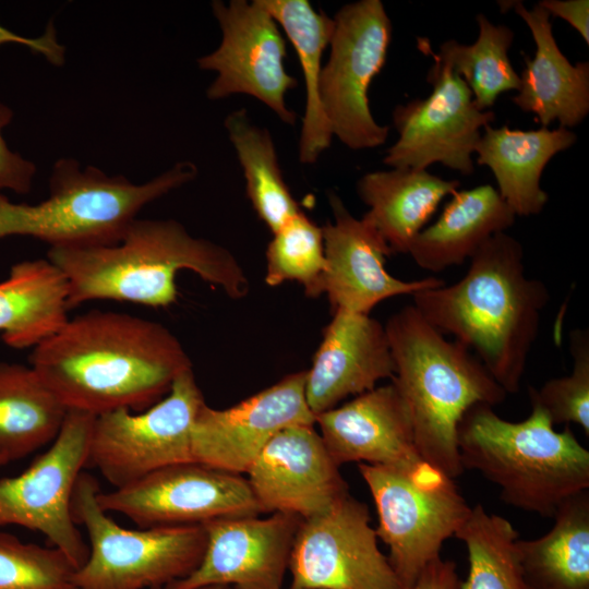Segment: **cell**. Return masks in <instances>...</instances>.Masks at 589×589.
Returning <instances> with one entry per match:
<instances>
[{
  "label": "cell",
  "mask_w": 589,
  "mask_h": 589,
  "mask_svg": "<svg viewBox=\"0 0 589 589\" xmlns=\"http://www.w3.org/2000/svg\"><path fill=\"white\" fill-rule=\"evenodd\" d=\"M29 365L68 411L94 417L147 409L192 369L163 324L103 310L69 318L33 348Z\"/></svg>",
  "instance_id": "obj_1"
},
{
  "label": "cell",
  "mask_w": 589,
  "mask_h": 589,
  "mask_svg": "<svg viewBox=\"0 0 589 589\" xmlns=\"http://www.w3.org/2000/svg\"><path fill=\"white\" fill-rule=\"evenodd\" d=\"M412 298L422 317L473 352L507 394L519 390L550 292L527 276L517 239L495 233L470 257L460 280Z\"/></svg>",
  "instance_id": "obj_2"
},
{
  "label": "cell",
  "mask_w": 589,
  "mask_h": 589,
  "mask_svg": "<svg viewBox=\"0 0 589 589\" xmlns=\"http://www.w3.org/2000/svg\"><path fill=\"white\" fill-rule=\"evenodd\" d=\"M47 259L64 276L69 309L92 300L167 308L178 299L180 271L195 273L241 299L250 290L245 272L226 248L192 236L173 219H135L115 243L52 247Z\"/></svg>",
  "instance_id": "obj_3"
},
{
  "label": "cell",
  "mask_w": 589,
  "mask_h": 589,
  "mask_svg": "<svg viewBox=\"0 0 589 589\" xmlns=\"http://www.w3.org/2000/svg\"><path fill=\"white\" fill-rule=\"evenodd\" d=\"M395 364L392 383L410 414L420 457L455 479L464 472L458 425L469 408L495 406L507 393L466 346L447 340L413 305L386 322Z\"/></svg>",
  "instance_id": "obj_4"
},
{
  "label": "cell",
  "mask_w": 589,
  "mask_h": 589,
  "mask_svg": "<svg viewBox=\"0 0 589 589\" xmlns=\"http://www.w3.org/2000/svg\"><path fill=\"white\" fill-rule=\"evenodd\" d=\"M529 417L510 422L492 406L478 404L458 425L461 466L479 471L501 489L510 506L553 517L568 497L589 488V452L569 425L562 432L531 406Z\"/></svg>",
  "instance_id": "obj_5"
},
{
  "label": "cell",
  "mask_w": 589,
  "mask_h": 589,
  "mask_svg": "<svg viewBox=\"0 0 589 589\" xmlns=\"http://www.w3.org/2000/svg\"><path fill=\"white\" fill-rule=\"evenodd\" d=\"M197 167L179 161L140 184L77 160L55 163L49 195L37 204L13 203L0 192V239L27 236L52 247L111 244L151 202L192 181Z\"/></svg>",
  "instance_id": "obj_6"
},
{
  "label": "cell",
  "mask_w": 589,
  "mask_h": 589,
  "mask_svg": "<svg viewBox=\"0 0 589 589\" xmlns=\"http://www.w3.org/2000/svg\"><path fill=\"white\" fill-rule=\"evenodd\" d=\"M97 480L82 472L72 515L88 537V556L74 575L76 589H155L189 576L205 550L202 525L127 529L97 502Z\"/></svg>",
  "instance_id": "obj_7"
},
{
  "label": "cell",
  "mask_w": 589,
  "mask_h": 589,
  "mask_svg": "<svg viewBox=\"0 0 589 589\" xmlns=\"http://www.w3.org/2000/svg\"><path fill=\"white\" fill-rule=\"evenodd\" d=\"M358 470L376 507V536L388 546L401 589H409L471 507L454 479L424 460L404 467L358 464Z\"/></svg>",
  "instance_id": "obj_8"
},
{
  "label": "cell",
  "mask_w": 589,
  "mask_h": 589,
  "mask_svg": "<svg viewBox=\"0 0 589 589\" xmlns=\"http://www.w3.org/2000/svg\"><path fill=\"white\" fill-rule=\"evenodd\" d=\"M329 58L320 77V101L333 136L351 149L383 145L389 128L370 109L369 87L386 62L393 26L380 0L341 7L333 17Z\"/></svg>",
  "instance_id": "obj_9"
},
{
  "label": "cell",
  "mask_w": 589,
  "mask_h": 589,
  "mask_svg": "<svg viewBox=\"0 0 589 589\" xmlns=\"http://www.w3.org/2000/svg\"><path fill=\"white\" fill-rule=\"evenodd\" d=\"M204 402L190 369L147 409L136 413L119 409L95 417L87 465L120 489L167 466L193 461L191 433Z\"/></svg>",
  "instance_id": "obj_10"
},
{
  "label": "cell",
  "mask_w": 589,
  "mask_h": 589,
  "mask_svg": "<svg viewBox=\"0 0 589 589\" xmlns=\"http://www.w3.org/2000/svg\"><path fill=\"white\" fill-rule=\"evenodd\" d=\"M95 417L69 410L49 448L19 476L0 479V527L15 525L43 533L81 567L88 544L72 515V496L88 461Z\"/></svg>",
  "instance_id": "obj_11"
},
{
  "label": "cell",
  "mask_w": 589,
  "mask_h": 589,
  "mask_svg": "<svg viewBox=\"0 0 589 589\" xmlns=\"http://www.w3.org/2000/svg\"><path fill=\"white\" fill-rule=\"evenodd\" d=\"M212 10L221 41L197 59L200 69L217 73L206 91L207 98L249 95L283 122L296 123L298 116L287 106L286 95L299 82L286 71L287 45L275 19L260 0H230L227 4L216 0Z\"/></svg>",
  "instance_id": "obj_12"
},
{
  "label": "cell",
  "mask_w": 589,
  "mask_h": 589,
  "mask_svg": "<svg viewBox=\"0 0 589 589\" xmlns=\"http://www.w3.org/2000/svg\"><path fill=\"white\" fill-rule=\"evenodd\" d=\"M97 502L105 512L121 514L140 528L262 514L242 474L196 461L167 466L123 488L99 491Z\"/></svg>",
  "instance_id": "obj_13"
},
{
  "label": "cell",
  "mask_w": 589,
  "mask_h": 589,
  "mask_svg": "<svg viewBox=\"0 0 589 589\" xmlns=\"http://www.w3.org/2000/svg\"><path fill=\"white\" fill-rule=\"evenodd\" d=\"M365 504L346 495L302 519L289 557L291 589H401Z\"/></svg>",
  "instance_id": "obj_14"
},
{
  "label": "cell",
  "mask_w": 589,
  "mask_h": 589,
  "mask_svg": "<svg viewBox=\"0 0 589 589\" xmlns=\"http://www.w3.org/2000/svg\"><path fill=\"white\" fill-rule=\"evenodd\" d=\"M433 59L428 73L431 94L393 110L398 139L386 151L383 163L408 169H426L440 163L468 176L474 170L472 154L480 130L493 122L495 115L481 110L465 81L447 64Z\"/></svg>",
  "instance_id": "obj_15"
},
{
  "label": "cell",
  "mask_w": 589,
  "mask_h": 589,
  "mask_svg": "<svg viewBox=\"0 0 589 589\" xmlns=\"http://www.w3.org/2000/svg\"><path fill=\"white\" fill-rule=\"evenodd\" d=\"M305 371L288 374L239 404L200 408L191 433L193 461L245 474L268 442L293 425H315L304 392Z\"/></svg>",
  "instance_id": "obj_16"
},
{
  "label": "cell",
  "mask_w": 589,
  "mask_h": 589,
  "mask_svg": "<svg viewBox=\"0 0 589 589\" xmlns=\"http://www.w3.org/2000/svg\"><path fill=\"white\" fill-rule=\"evenodd\" d=\"M301 520L273 513L265 518L226 517L202 525L206 543L201 562L189 576L166 588L281 589Z\"/></svg>",
  "instance_id": "obj_17"
},
{
  "label": "cell",
  "mask_w": 589,
  "mask_h": 589,
  "mask_svg": "<svg viewBox=\"0 0 589 589\" xmlns=\"http://www.w3.org/2000/svg\"><path fill=\"white\" fill-rule=\"evenodd\" d=\"M339 466L314 425H293L275 435L247 471L262 513L320 515L349 494Z\"/></svg>",
  "instance_id": "obj_18"
},
{
  "label": "cell",
  "mask_w": 589,
  "mask_h": 589,
  "mask_svg": "<svg viewBox=\"0 0 589 589\" xmlns=\"http://www.w3.org/2000/svg\"><path fill=\"white\" fill-rule=\"evenodd\" d=\"M328 201L334 220L322 226V230L326 261L324 293L332 313L369 314L388 298L412 296L444 284L435 277L401 280L390 275L385 261L393 252L376 229L363 218L353 217L336 193L330 192Z\"/></svg>",
  "instance_id": "obj_19"
},
{
  "label": "cell",
  "mask_w": 589,
  "mask_h": 589,
  "mask_svg": "<svg viewBox=\"0 0 589 589\" xmlns=\"http://www.w3.org/2000/svg\"><path fill=\"white\" fill-rule=\"evenodd\" d=\"M332 314L312 366L305 371V398L315 417L395 375L384 325L369 314L345 311Z\"/></svg>",
  "instance_id": "obj_20"
},
{
  "label": "cell",
  "mask_w": 589,
  "mask_h": 589,
  "mask_svg": "<svg viewBox=\"0 0 589 589\" xmlns=\"http://www.w3.org/2000/svg\"><path fill=\"white\" fill-rule=\"evenodd\" d=\"M333 460L404 467L423 460L416 447L407 406L390 383L315 417Z\"/></svg>",
  "instance_id": "obj_21"
},
{
  "label": "cell",
  "mask_w": 589,
  "mask_h": 589,
  "mask_svg": "<svg viewBox=\"0 0 589 589\" xmlns=\"http://www.w3.org/2000/svg\"><path fill=\"white\" fill-rule=\"evenodd\" d=\"M536 44L533 58L525 56L520 87L512 100L533 113L542 127L558 121L562 128L579 124L589 112V63L572 64L553 36L550 14L539 4L531 10L514 2Z\"/></svg>",
  "instance_id": "obj_22"
},
{
  "label": "cell",
  "mask_w": 589,
  "mask_h": 589,
  "mask_svg": "<svg viewBox=\"0 0 589 589\" xmlns=\"http://www.w3.org/2000/svg\"><path fill=\"white\" fill-rule=\"evenodd\" d=\"M576 140L573 131L562 127L522 131L488 124L474 153L477 163L493 172L496 191L513 213L532 216L541 213L549 200L540 184L545 166Z\"/></svg>",
  "instance_id": "obj_23"
},
{
  "label": "cell",
  "mask_w": 589,
  "mask_h": 589,
  "mask_svg": "<svg viewBox=\"0 0 589 589\" xmlns=\"http://www.w3.org/2000/svg\"><path fill=\"white\" fill-rule=\"evenodd\" d=\"M459 185V181L445 180L426 169L371 171L357 183L359 197L369 206L361 218L376 229L393 254L408 253L442 200Z\"/></svg>",
  "instance_id": "obj_24"
},
{
  "label": "cell",
  "mask_w": 589,
  "mask_h": 589,
  "mask_svg": "<svg viewBox=\"0 0 589 589\" xmlns=\"http://www.w3.org/2000/svg\"><path fill=\"white\" fill-rule=\"evenodd\" d=\"M516 215L491 184L457 191L437 220L412 240L408 254L422 269L437 273L460 265Z\"/></svg>",
  "instance_id": "obj_25"
},
{
  "label": "cell",
  "mask_w": 589,
  "mask_h": 589,
  "mask_svg": "<svg viewBox=\"0 0 589 589\" xmlns=\"http://www.w3.org/2000/svg\"><path fill=\"white\" fill-rule=\"evenodd\" d=\"M68 283L48 259L11 266L0 281V333L12 348H34L68 320Z\"/></svg>",
  "instance_id": "obj_26"
},
{
  "label": "cell",
  "mask_w": 589,
  "mask_h": 589,
  "mask_svg": "<svg viewBox=\"0 0 589 589\" xmlns=\"http://www.w3.org/2000/svg\"><path fill=\"white\" fill-rule=\"evenodd\" d=\"M540 538L517 539L516 550L530 589H589V493L579 492L555 512Z\"/></svg>",
  "instance_id": "obj_27"
},
{
  "label": "cell",
  "mask_w": 589,
  "mask_h": 589,
  "mask_svg": "<svg viewBox=\"0 0 589 589\" xmlns=\"http://www.w3.org/2000/svg\"><path fill=\"white\" fill-rule=\"evenodd\" d=\"M293 46L305 85V108L299 140V160L314 164L332 143L333 134L320 101L322 58L329 46L334 20L308 0H260Z\"/></svg>",
  "instance_id": "obj_28"
},
{
  "label": "cell",
  "mask_w": 589,
  "mask_h": 589,
  "mask_svg": "<svg viewBox=\"0 0 589 589\" xmlns=\"http://www.w3.org/2000/svg\"><path fill=\"white\" fill-rule=\"evenodd\" d=\"M67 413L31 365L0 362L1 466L52 443Z\"/></svg>",
  "instance_id": "obj_29"
},
{
  "label": "cell",
  "mask_w": 589,
  "mask_h": 589,
  "mask_svg": "<svg viewBox=\"0 0 589 589\" xmlns=\"http://www.w3.org/2000/svg\"><path fill=\"white\" fill-rule=\"evenodd\" d=\"M224 124L245 178L247 195L274 233L302 211L284 180L272 135L244 108L229 113Z\"/></svg>",
  "instance_id": "obj_30"
},
{
  "label": "cell",
  "mask_w": 589,
  "mask_h": 589,
  "mask_svg": "<svg viewBox=\"0 0 589 589\" xmlns=\"http://www.w3.org/2000/svg\"><path fill=\"white\" fill-rule=\"evenodd\" d=\"M476 20L479 33L473 44L449 39L441 45L438 53H434L429 41L419 40V48L447 64L465 81L477 106L488 110L501 94L520 87L519 74L508 57L515 35L509 27L493 24L482 13Z\"/></svg>",
  "instance_id": "obj_31"
},
{
  "label": "cell",
  "mask_w": 589,
  "mask_h": 589,
  "mask_svg": "<svg viewBox=\"0 0 589 589\" xmlns=\"http://www.w3.org/2000/svg\"><path fill=\"white\" fill-rule=\"evenodd\" d=\"M455 537L468 553V575L460 589H530L516 550L519 537L507 519L477 504Z\"/></svg>",
  "instance_id": "obj_32"
},
{
  "label": "cell",
  "mask_w": 589,
  "mask_h": 589,
  "mask_svg": "<svg viewBox=\"0 0 589 589\" xmlns=\"http://www.w3.org/2000/svg\"><path fill=\"white\" fill-rule=\"evenodd\" d=\"M325 268L322 227L303 212L273 233L266 250V285L297 281L306 297L316 298L324 293Z\"/></svg>",
  "instance_id": "obj_33"
},
{
  "label": "cell",
  "mask_w": 589,
  "mask_h": 589,
  "mask_svg": "<svg viewBox=\"0 0 589 589\" xmlns=\"http://www.w3.org/2000/svg\"><path fill=\"white\" fill-rule=\"evenodd\" d=\"M76 569L57 548L0 531V589H76Z\"/></svg>",
  "instance_id": "obj_34"
},
{
  "label": "cell",
  "mask_w": 589,
  "mask_h": 589,
  "mask_svg": "<svg viewBox=\"0 0 589 589\" xmlns=\"http://www.w3.org/2000/svg\"><path fill=\"white\" fill-rule=\"evenodd\" d=\"M573 370L551 378L539 389L529 387L531 406L541 408L552 424L576 423L589 435V332L575 328L569 334Z\"/></svg>",
  "instance_id": "obj_35"
},
{
  "label": "cell",
  "mask_w": 589,
  "mask_h": 589,
  "mask_svg": "<svg viewBox=\"0 0 589 589\" xmlns=\"http://www.w3.org/2000/svg\"><path fill=\"white\" fill-rule=\"evenodd\" d=\"M12 119L13 110L0 101V190L25 194L32 190L36 167L8 146L2 131Z\"/></svg>",
  "instance_id": "obj_36"
},
{
  "label": "cell",
  "mask_w": 589,
  "mask_h": 589,
  "mask_svg": "<svg viewBox=\"0 0 589 589\" xmlns=\"http://www.w3.org/2000/svg\"><path fill=\"white\" fill-rule=\"evenodd\" d=\"M4 44L24 45L56 67H61L65 61V47L58 41L52 23L48 24L41 36L35 38L17 35L0 24V46Z\"/></svg>",
  "instance_id": "obj_37"
},
{
  "label": "cell",
  "mask_w": 589,
  "mask_h": 589,
  "mask_svg": "<svg viewBox=\"0 0 589 589\" xmlns=\"http://www.w3.org/2000/svg\"><path fill=\"white\" fill-rule=\"evenodd\" d=\"M550 15L561 17L572 25L589 43V1L588 0H542L538 3Z\"/></svg>",
  "instance_id": "obj_38"
},
{
  "label": "cell",
  "mask_w": 589,
  "mask_h": 589,
  "mask_svg": "<svg viewBox=\"0 0 589 589\" xmlns=\"http://www.w3.org/2000/svg\"><path fill=\"white\" fill-rule=\"evenodd\" d=\"M456 564L441 556L430 562L409 589H460Z\"/></svg>",
  "instance_id": "obj_39"
},
{
  "label": "cell",
  "mask_w": 589,
  "mask_h": 589,
  "mask_svg": "<svg viewBox=\"0 0 589 589\" xmlns=\"http://www.w3.org/2000/svg\"><path fill=\"white\" fill-rule=\"evenodd\" d=\"M155 589H167V588L163 587V588H155ZM195 589H230V588L225 587V586H205V587H200V588H195Z\"/></svg>",
  "instance_id": "obj_40"
},
{
  "label": "cell",
  "mask_w": 589,
  "mask_h": 589,
  "mask_svg": "<svg viewBox=\"0 0 589 589\" xmlns=\"http://www.w3.org/2000/svg\"><path fill=\"white\" fill-rule=\"evenodd\" d=\"M291 589V588H290ZM302 589H309V588H302Z\"/></svg>",
  "instance_id": "obj_41"
},
{
  "label": "cell",
  "mask_w": 589,
  "mask_h": 589,
  "mask_svg": "<svg viewBox=\"0 0 589 589\" xmlns=\"http://www.w3.org/2000/svg\"><path fill=\"white\" fill-rule=\"evenodd\" d=\"M0 467H1V464H0Z\"/></svg>",
  "instance_id": "obj_42"
}]
</instances>
